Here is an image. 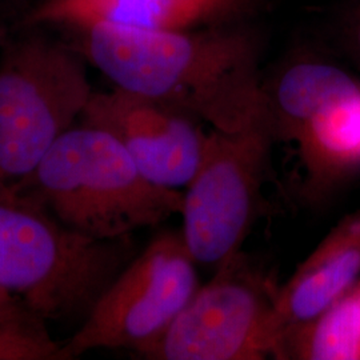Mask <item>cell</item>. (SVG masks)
Segmentation results:
<instances>
[{
  "instance_id": "6da1fadb",
  "label": "cell",
  "mask_w": 360,
  "mask_h": 360,
  "mask_svg": "<svg viewBox=\"0 0 360 360\" xmlns=\"http://www.w3.org/2000/svg\"><path fill=\"white\" fill-rule=\"evenodd\" d=\"M77 31L71 49L116 89L175 104L223 131L263 115L257 43L245 31L103 23Z\"/></svg>"
},
{
  "instance_id": "7a4b0ae2",
  "label": "cell",
  "mask_w": 360,
  "mask_h": 360,
  "mask_svg": "<svg viewBox=\"0 0 360 360\" xmlns=\"http://www.w3.org/2000/svg\"><path fill=\"white\" fill-rule=\"evenodd\" d=\"M136 255L131 236L79 233L15 181H0V288L41 322L82 324Z\"/></svg>"
},
{
  "instance_id": "3957f363",
  "label": "cell",
  "mask_w": 360,
  "mask_h": 360,
  "mask_svg": "<svg viewBox=\"0 0 360 360\" xmlns=\"http://www.w3.org/2000/svg\"><path fill=\"white\" fill-rule=\"evenodd\" d=\"M71 230L120 239L180 215L183 193L147 179L103 129L75 124L15 181Z\"/></svg>"
},
{
  "instance_id": "277c9868",
  "label": "cell",
  "mask_w": 360,
  "mask_h": 360,
  "mask_svg": "<svg viewBox=\"0 0 360 360\" xmlns=\"http://www.w3.org/2000/svg\"><path fill=\"white\" fill-rule=\"evenodd\" d=\"M82 56L41 37L0 58V181L25 178L77 124L92 95Z\"/></svg>"
},
{
  "instance_id": "5b68a950",
  "label": "cell",
  "mask_w": 360,
  "mask_h": 360,
  "mask_svg": "<svg viewBox=\"0 0 360 360\" xmlns=\"http://www.w3.org/2000/svg\"><path fill=\"white\" fill-rule=\"evenodd\" d=\"M279 283L243 250L215 270L163 334L132 352L147 360H263L278 345Z\"/></svg>"
},
{
  "instance_id": "8992f818",
  "label": "cell",
  "mask_w": 360,
  "mask_h": 360,
  "mask_svg": "<svg viewBox=\"0 0 360 360\" xmlns=\"http://www.w3.org/2000/svg\"><path fill=\"white\" fill-rule=\"evenodd\" d=\"M275 143L264 114L236 131L211 127L180 212L183 240L198 264L217 270L243 250L263 207Z\"/></svg>"
},
{
  "instance_id": "52a82bcc",
  "label": "cell",
  "mask_w": 360,
  "mask_h": 360,
  "mask_svg": "<svg viewBox=\"0 0 360 360\" xmlns=\"http://www.w3.org/2000/svg\"><path fill=\"white\" fill-rule=\"evenodd\" d=\"M196 266L181 232L156 235L63 345L67 360L101 348L135 352L151 343L200 288Z\"/></svg>"
},
{
  "instance_id": "ba28073f",
  "label": "cell",
  "mask_w": 360,
  "mask_h": 360,
  "mask_svg": "<svg viewBox=\"0 0 360 360\" xmlns=\"http://www.w3.org/2000/svg\"><path fill=\"white\" fill-rule=\"evenodd\" d=\"M79 123L108 132L147 179L179 191L200 166L210 134L181 107L116 87L94 91Z\"/></svg>"
},
{
  "instance_id": "9c48e42d",
  "label": "cell",
  "mask_w": 360,
  "mask_h": 360,
  "mask_svg": "<svg viewBox=\"0 0 360 360\" xmlns=\"http://www.w3.org/2000/svg\"><path fill=\"white\" fill-rule=\"evenodd\" d=\"M359 278L358 210L342 219L296 269L292 276L279 287L274 312L278 343L287 331L309 322L328 309Z\"/></svg>"
},
{
  "instance_id": "30bf717a",
  "label": "cell",
  "mask_w": 360,
  "mask_h": 360,
  "mask_svg": "<svg viewBox=\"0 0 360 360\" xmlns=\"http://www.w3.org/2000/svg\"><path fill=\"white\" fill-rule=\"evenodd\" d=\"M248 0H43L27 26L72 28L114 25L147 30H193L243 11Z\"/></svg>"
},
{
  "instance_id": "8fae6325",
  "label": "cell",
  "mask_w": 360,
  "mask_h": 360,
  "mask_svg": "<svg viewBox=\"0 0 360 360\" xmlns=\"http://www.w3.org/2000/svg\"><path fill=\"white\" fill-rule=\"evenodd\" d=\"M292 144L302 171L299 198L321 203L360 172V91L314 116Z\"/></svg>"
},
{
  "instance_id": "7c38bea8",
  "label": "cell",
  "mask_w": 360,
  "mask_h": 360,
  "mask_svg": "<svg viewBox=\"0 0 360 360\" xmlns=\"http://www.w3.org/2000/svg\"><path fill=\"white\" fill-rule=\"evenodd\" d=\"M360 91V80L318 58H299L262 83L263 111L276 143L292 144L314 116Z\"/></svg>"
},
{
  "instance_id": "4fadbf2b",
  "label": "cell",
  "mask_w": 360,
  "mask_h": 360,
  "mask_svg": "<svg viewBox=\"0 0 360 360\" xmlns=\"http://www.w3.org/2000/svg\"><path fill=\"white\" fill-rule=\"evenodd\" d=\"M274 359L360 360V279L322 314L287 331Z\"/></svg>"
},
{
  "instance_id": "5bb4252c",
  "label": "cell",
  "mask_w": 360,
  "mask_h": 360,
  "mask_svg": "<svg viewBox=\"0 0 360 360\" xmlns=\"http://www.w3.org/2000/svg\"><path fill=\"white\" fill-rule=\"evenodd\" d=\"M0 360H67L63 345L39 319L0 324Z\"/></svg>"
},
{
  "instance_id": "9a60e30c",
  "label": "cell",
  "mask_w": 360,
  "mask_h": 360,
  "mask_svg": "<svg viewBox=\"0 0 360 360\" xmlns=\"http://www.w3.org/2000/svg\"><path fill=\"white\" fill-rule=\"evenodd\" d=\"M32 318L38 319L18 297L0 288V324L20 322Z\"/></svg>"
},
{
  "instance_id": "2e32d148",
  "label": "cell",
  "mask_w": 360,
  "mask_h": 360,
  "mask_svg": "<svg viewBox=\"0 0 360 360\" xmlns=\"http://www.w3.org/2000/svg\"><path fill=\"white\" fill-rule=\"evenodd\" d=\"M354 46H355V51H356V55L360 60V19L356 25V28H355V34H354Z\"/></svg>"
}]
</instances>
